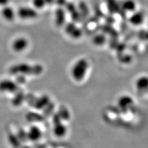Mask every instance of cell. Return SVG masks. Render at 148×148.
Instances as JSON below:
<instances>
[{
	"label": "cell",
	"instance_id": "cell-1",
	"mask_svg": "<svg viewBox=\"0 0 148 148\" xmlns=\"http://www.w3.org/2000/svg\"><path fill=\"white\" fill-rule=\"evenodd\" d=\"M43 67L40 64L31 65L27 63H19L13 65L9 72L13 75L36 76L43 72Z\"/></svg>",
	"mask_w": 148,
	"mask_h": 148
},
{
	"label": "cell",
	"instance_id": "cell-2",
	"mask_svg": "<svg viewBox=\"0 0 148 148\" xmlns=\"http://www.w3.org/2000/svg\"><path fill=\"white\" fill-rule=\"evenodd\" d=\"M89 62L85 58L78 59L72 67L71 75L75 82H80L84 80L89 69Z\"/></svg>",
	"mask_w": 148,
	"mask_h": 148
},
{
	"label": "cell",
	"instance_id": "cell-3",
	"mask_svg": "<svg viewBox=\"0 0 148 148\" xmlns=\"http://www.w3.org/2000/svg\"><path fill=\"white\" fill-rule=\"evenodd\" d=\"M62 119L58 114H56L53 119V132L54 135L58 137H63L66 135L67 132V127L62 123Z\"/></svg>",
	"mask_w": 148,
	"mask_h": 148
},
{
	"label": "cell",
	"instance_id": "cell-4",
	"mask_svg": "<svg viewBox=\"0 0 148 148\" xmlns=\"http://www.w3.org/2000/svg\"><path fill=\"white\" fill-rule=\"evenodd\" d=\"M18 90V85L15 82L8 79L0 81V91L2 92H16Z\"/></svg>",
	"mask_w": 148,
	"mask_h": 148
},
{
	"label": "cell",
	"instance_id": "cell-5",
	"mask_svg": "<svg viewBox=\"0 0 148 148\" xmlns=\"http://www.w3.org/2000/svg\"><path fill=\"white\" fill-rule=\"evenodd\" d=\"M65 31L66 34L74 39H78L82 37L83 32L80 28L77 27L75 23H68L65 27Z\"/></svg>",
	"mask_w": 148,
	"mask_h": 148
},
{
	"label": "cell",
	"instance_id": "cell-6",
	"mask_svg": "<svg viewBox=\"0 0 148 148\" xmlns=\"http://www.w3.org/2000/svg\"><path fill=\"white\" fill-rule=\"evenodd\" d=\"M29 42L25 38H16L12 42V48L14 51L17 53H21L24 51V50L28 47Z\"/></svg>",
	"mask_w": 148,
	"mask_h": 148
},
{
	"label": "cell",
	"instance_id": "cell-7",
	"mask_svg": "<svg viewBox=\"0 0 148 148\" xmlns=\"http://www.w3.org/2000/svg\"><path fill=\"white\" fill-rule=\"evenodd\" d=\"M145 19V14L141 11H134L129 17V22L133 26L142 25Z\"/></svg>",
	"mask_w": 148,
	"mask_h": 148
},
{
	"label": "cell",
	"instance_id": "cell-8",
	"mask_svg": "<svg viewBox=\"0 0 148 148\" xmlns=\"http://www.w3.org/2000/svg\"><path fill=\"white\" fill-rule=\"evenodd\" d=\"M18 16L21 18H25V19L34 18L37 16V12L34 9L24 7L18 9Z\"/></svg>",
	"mask_w": 148,
	"mask_h": 148
},
{
	"label": "cell",
	"instance_id": "cell-9",
	"mask_svg": "<svg viewBox=\"0 0 148 148\" xmlns=\"http://www.w3.org/2000/svg\"><path fill=\"white\" fill-rule=\"evenodd\" d=\"M136 90L140 92H145L148 91V76L143 75L136 80L135 82Z\"/></svg>",
	"mask_w": 148,
	"mask_h": 148
},
{
	"label": "cell",
	"instance_id": "cell-10",
	"mask_svg": "<svg viewBox=\"0 0 148 148\" xmlns=\"http://www.w3.org/2000/svg\"><path fill=\"white\" fill-rule=\"evenodd\" d=\"M66 12L61 8L57 9L55 12V22L58 27L62 26L66 22Z\"/></svg>",
	"mask_w": 148,
	"mask_h": 148
},
{
	"label": "cell",
	"instance_id": "cell-11",
	"mask_svg": "<svg viewBox=\"0 0 148 148\" xmlns=\"http://www.w3.org/2000/svg\"><path fill=\"white\" fill-rule=\"evenodd\" d=\"M120 8L124 12H133L136 9V3L134 0H123L120 4Z\"/></svg>",
	"mask_w": 148,
	"mask_h": 148
},
{
	"label": "cell",
	"instance_id": "cell-12",
	"mask_svg": "<svg viewBox=\"0 0 148 148\" xmlns=\"http://www.w3.org/2000/svg\"><path fill=\"white\" fill-rule=\"evenodd\" d=\"M118 106L122 109H128L133 104V99L129 96H123L118 100Z\"/></svg>",
	"mask_w": 148,
	"mask_h": 148
},
{
	"label": "cell",
	"instance_id": "cell-13",
	"mask_svg": "<svg viewBox=\"0 0 148 148\" xmlns=\"http://www.w3.org/2000/svg\"><path fill=\"white\" fill-rule=\"evenodd\" d=\"M28 138L32 141H36L39 140L41 136V132L40 129L36 126L32 127L27 133Z\"/></svg>",
	"mask_w": 148,
	"mask_h": 148
},
{
	"label": "cell",
	"instance_id": "cell-14",
	"mask_svg": "<svg viewBox=\"0 0 148 148\" xmlns=\"http://www.w3.org/2000/svg\"><path fill=\"white\" fill-rule=\"evenodd\" d=\"M66 8L69 12H70L71 17L74 22H77L80 18V12L78 11L77 9L74 6L72 3H67L66 4Z\"/></svg>",
	"mask_w": 148,
	"mask_h": 148
},
{
	"label": "cell",
	"instance_id": "cell-15",
	"mask_svg": "<svg viewBox=\"0 0 148 148\" xmlns=\"http://www.w3.org/2000/svg\"><path fill=\"white\" fill-rule=\"evenodd\" d=\"M49 103V98L47 96H43L36 99L34 103V107L36 109H42Z\"/></svg>",
	"mask_w": 148,
	"mask_h": 148
},
{
	"label": "cell",
	"instance_id": "cell-16",
	"mask_svg": "<svg viewBox=\"0 0 148 148\" xmlns=\"http://www.w3.org/2000/svg\"><path fill=\"white\" fill-rule=\"evenodd\" d=\"M107 2V7L108 11L110 13H116L118 12L120 9V6H119V4L116 0H106Z\"/></svg>",
	"mask_w": 148,
	"mask_h": 148
},
{
	"label": "cell",
	"instance_id": "cell-17",
	"mask_svg": "<svg viewBox=\"0 0 148 148\" xmlns=\"http://www.w3.org/2000/svg\"><path fill=\"white\" fill-rule=\"evenodd\" d=\"M2 15L6 20L11 21L14 18V12L13 9L10 7H5L2 11Z\"/></svg>",
	"mask_w": 148,
	"mask_h": 148
},
{
	"label": "cell",
	"instance_id": "cell-18",
	"mask_svg": "<svg viewBox=\"0 0 148 148\" xmlns=\"http://www.w3.org/2000/svg\"><path fill=\"white\" fill-rule=\"evenodd\" d=\"M92 42L94 45L98 46L104 45L106 42V37L103 34H98L95 35L92 38Z\"/></svg>",
	"mask_w": 148,
	"mask_h": 148
},
{
	"label": "cell",
	"instance_id": "cell-19",
	"mask_svg": "<svg viewBox=\"0 0 148 148\" xmlns=\"http://www.w3.org/2000/svg\"><path fill=\"white\" fill-rule=\"evenodd\" d=\"M58 114L62 120H67L70 119V112H69V110L65 107L61 108V109H60V111H59V113Z\"/></svg>",
	"mask_w": 148,
	"mask_h": 148
},
{
	"label": "cell",
	"instance_id": "cell-20",
	"mask_svg": "<svg viewBox=\"0 0 148 148\" xmlns=\"http://www.w3.org/2000/svg\"><path fill=\"white\" fill-rule=\"evenodd\" d=\"M24 99V95L23 93H17V95L14 96L12 100V104L14 106H19L22 104Z\"/></svg>",
	"mask_w": 148,
	"mask_h": 148
},
{
	"label": "cell",
	"instance_id": "cell-21",
	"mask_svg": "<svg viewBox=\"0 0 148 148\" xmlns=\"http://www.w3.org/2000/svg\"><path fill=\"white\" fill-rule=\"evenodd\" d=\"M34 6L36 8H42L46 5V3L45 0H33Z\"/></svg>",
	"mask_w": 148,
	"mask_h": 148
},
{
	"label": "cell",
	"instance_id": "cell-22",
	"mask_svg": "<svg viewBox=\"0 0 148 148\" xmlns=\"http://www.w3.org/2000/svg\"><path fill=\"white\" fill-rule=\"evenodd\" d=\"M56 3L59 6H66L67 4L66 0H56Z\"/></svg>",
	"mask_w": 148,
	"mask_h": 148
},
{
	"label": "cell",
	"instance_id": "cell-23",
	"mask_svg": "<svg viewBox=\"0 0 148 148\" xmlns=\"http://www.w3.org/2000/svg\"><path fill=\"white\" fill-rule=\"evenodd\" d=\"M8 1V0H0V4L1 5H4L6 4Z\"/></svg>",
	"mask_w": 148,
	"mask_h": 148
},
{
	"label": "cell",
	"instance_id": "cell-24",
	"mask_svg": "<svg viewBox=\"0 0 148 148\" xmlns=\"http://www.w3.org/2000/svg\"><path fill=\"white\" fill-rule=\"evenodd\" d=\"M54 0H45L46 4H51L54 2Z\"/></svg>",
	"mask_w": 148,
	"mask_h": 148
},
{
	"label": "cell",
	"instance_id": "cell-25",
	"mask_svg": "<svg viewBox=\"0 0 148 148\" xmlns=\"http://www.w3.org/2000/svg\"><path fill=\"white\" fill-rule=\"evenodd\" d=\"M147 93H148V91H147Z\"/></svg>",
	"mask_w": 148,
	"mask_h": 148
}]
</instances>
